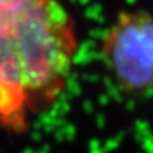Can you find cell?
<instances>
[{"label":"cell","mask_w":153,"mask_h":153,"mask_svg":"<svg viewBox=\"0 0 153 153\" xmlns=\"http://www.w3.org/2000/svg\"><path fill=\"white\" fill-rule=\"evenodd\" d=\"M78 52L75 22L57 0L0 17V128L27 133L65 92Z\"/></svg>","instance_id":"obj_1"},{"label":"cell","mask_w":153,"mask_h":153,"mask_svg":"<svg viewBox=\"0 0 153 153\" xmlns=\"http://www.w3.org/2000/svg\"><path fill=\"white\" fill-rule=\"evenodd\" d=\"M45 1L46 0H0V17L27 12Z\"/></svg>","instance_id":"obj_3"},{"label":"cell","mask_w":153,"mask_h":153,"mask_svg":"<svg viewBox=\"0 0 153 153\" xmlns=\"http://www.w3.org/2000/svg\"><path fill=\"white\" fill-rule=\"evenodd\" d=\"M101 55L120 93L153 92V13L146 9L119 12L102 37Z\"/></svg>","instance_id":"obj_2"}]
</instances>
